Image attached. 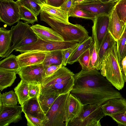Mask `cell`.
Segmentation results:
<instances>
[{
    "label": "cell",
    "mask_w": 126,
    "mask_h": 126,
    "mask_svg": "<svg viewBox=\"0 0 126 126\" xmlns=\"http://www.w3.org/2000/svg\"><path fill=\"white\" fill-rule=\"evenodd\" d=\"M74 78V85L70 93L84 105H102L110 99L123 98L120 93L96 69H82L75 74Z\"/></svg>",
    "instance_id": "1"
},
{
    "label": "cell",
    "mask_w": 126,
    "mask_h": 126,
    "mask_svg": "<svg viewBox=\"0 0 126 126\" xmlns=\"http://www.w3.org/2000/svg\"><path fill=\"white\" fill-rule=\"evenodd\" d=\"M74 75L70 70L63 66L44 79L41 84L40 93H50L60 95L70 92L74 85Z\"/></svg>",
    "instance_id": "2"
},
{
    "label": "cell",
    "mask_w": 126,
    "mask_h": 126,
    "mask_svg": "<svg viewBox=\"0 0 126 126\" xmlns=\"http://www.w3.org/2000/svg\"><path fill=\"white\" fill-rule=\"evenodd\" d=\"M116 43L107 51L101 64L102 75L117 89H122L125 82L118 56Z\"/></svg>",
    "instance_id": "3"
},
{
    "label": "cell",
    "mask_w": 126,
    "mask_h": 126,
    "mask_svg": "<svg viewBox=\"0 0 126 126\" xmlns=\"http://www.w3.org/2000/svg\"><path fill=\"white\" fill-rule=\"evenodd\" d=\"M41 20L49 25L51 28L63 38L64 41L80 43L89 36L84 27L79 24H65L57 21L51 18L48 13L42 10L40 13Z\"/></svg>",
    "instance_id": "4"
},
{
    "label": "cell",
    "mask_w": 126,
    "mask_h": 126,
    "mask_svg": "<svg viewBox=\"0 0 126 126\" xmlns=\"http://www.w3.org/2000/svg\"><path fill=\"white\" fill-rule=\"evenodd\" d=\"M27 22L19 21L11 30L12 45L2 58L8 56L14 50L36 41L38 37Z\"/></svg>",
    "instance_id": "5"
},
{
    "label": "cell",
    "mask_w": 126,
    "mask_h": 126,
    "mask_svg": "<svg viewBox=\"0 0 126 126\" xmlns=\"http://www.w3.org/2000/svg\"><path fill=\"white\" fill-rule=\"evenodd\" d=\"M70 92L59 95L46 115L48 121L46 126H67Z\"/></svg>",
    "instance_id": "6"
},
{
    "label": "cell",
    "mask_w": 126,
    "mask_h": 126,
    "mask_svg": "<svg viewBox=\"0 0 126 126\" xmlns=\"http://www.w3.org/2000/svg\"><path fill=\"white\" fill-rule=\"evenodd\" d=\"M101 105H84L79 116L68 123L67 126H101L100 121L105 116Z\"/></svg>",
    "instance_id": "7"
},
{
    "label": "cell",
    "mask_w": 126,
    "mask_h": 126,
    "mask_svg": "<svg viewBox=\"0 0 126 126\" xmlns=\"http://www.w3.org/2000/svg\"><path fill=\"white\" fill-rule=\"evenodd\" d=\"M75 42L47 41L38 38L34 42L15 50L21 53L31 51L46 52L54 50H64L79 45Z\"/></svg>",
    "instance_id": "8"
},
{
    "label": "cell",
    "mask_w": 126,
    "mask_h": 126,
    "mask_svg": "<svg viewBox=\"0 0 126 126\" xmlns=\"http://www.w3.org/2000/svg\"><path fill=\"white\" fill-rule=\"evenodd\" d=\"M19 6L13 0H0V21L11 26L20 19Z\"/></svg>",
    "instance_id": "9"
},
{
    "label": "cell",
    "mask_w": 126,
    "mask_h": 126,
    "mask_svg": "<svg viewBox=\"0 0 126 126\" xmlns=\"http://www.w3.org/2000/svg\"><path fill=\"white\" fill-rule=\"evenodd\" d=\"M109 15H103L95 16L93 21V25L92 27V37L97 53L108 32Z\"/></svg>",
    "instance_id": "10"
},
{
    "label": "cell",
    "mask_w": 126,
    "mask_h": 126,
    "mask_svg": "<svg viewBox=\"0 0 126 126\" xmlns=\"http://www.w3.org/2000/svg\"><path fill=\"white\" fill-rule=\"evenodd\" d=\"M17 72L21 79L29 83L41 84L46 77L45 68L42 63L20 68Z\"/></svg>",
    "instance_id": "11"
},
{
    "label": "cell",
    "mask_w": 126,
    "mask_h": 126,
    "mask_svg": "<svg viewBox=\"0 0 126 126\" xmlns=\"http://www.w3.org/2000/svg\"><path fill=\"white\" fill-rule=\"evenodd\" d=\"M118 2L105 3L99 0H96L87 3L73 5L95 16L103 15H109Z\"/></svg>",
    "instance_id": "12"
},
{
    "label": "cell",
    "mask_w": 126,
    "mask_h": 126,
    "mask_svg": "<svg viewBox=\"0 0 126 126\" xmlns=\"http://www.w3.org/2000/svg\"><path fill=\"white\" fill-rule=\"evenodd\" d=\"M0 126H8L22 119V106L3 105L0 110Z\"/></svg>",
    "instance_id": "13"
},
{
    "label": "cell",
    "mask_w": 126,
    "mask_h": 126,
    "mask_svg": "<svg viewBox=\"0 0 126 126\" xmlns=\"http://www.w3.org/2000/svg\"><path fill=\"white\" fill-rule=\"evenodd\" d=\"M25 113L38 118L43 121L45 126L48 121L47 118L40 106L38 97L30 98L21 106Z\"/></svg>",
    "instance_id": "14"
},
{
    "label": "cell",
    "mask_w": 126,
    "mask_h": 126,
    "mask_svg": "<svg viewBox=\"0 0 126 126\" xmlns=\"http://www.w3.org/2000/svg\"><path fill=\"white\" fill-rule=\"evenodd\" d=\"M46 52L31 51L21 53L16 56L20 68L42 63L45 59Z\"/></svg>",
    "instance_id": "15"
},
{
    "label": "cell",
    "mask_w": 126,
    "mask_h": 126,
    "mask_svg": "<svg viewBox=\"0 0 126 126\" xmlns=\"http://www.w3.org/2000/svg\"><path fill=\"white\" fill-rule=\"evenodd\" d=\"M105 116L122 112L126 111V99L123 98L110 99L101 106Z\"/></svg>",
    "instance_id": "16"
},
{
    "label": "cell",
    "mask_w": 126,
    "mask_h": 126,
    "mask_svg": "<svg viewBox=\"0 0 126 126\" xmlns=\"http://www.w3.org/2000/svg\"><path fill=\"white\" fill-rule=\"evenodd\" d=\"M109 16L108 32L117 42L121 37L124 32L126 23L120 19L117 14L115 7Z\"/></svg>",
    "instance_id": "17"
},
{
    "label": "cell",
    "mask_w": 126,
    "mask_h": 126,
    "mask_svg": "<svg viewBox=\"0 0 126 126\" xmlns=\"http://www.w3.org/2000/svg\"><path fill=\"white\" fill-rule=\"evenodd\" d=\"M31 28L39 38L47 41H63V38L50 28L39 24L31 26Z\"/></svg>",
    "instance_id": "18"
},
{
    "label": "cell",
    "mask_w": 126,
    "mask_h": 126,
    "mask_svg": "<svg viewBox=\"0 0 126 126\" xmlns=\"http://www.w3.org/2000/svg\"><path fill=\"white\" fill-rule=\"evenodd\" d=\"M42 10L47 12L49 16L55 20L62 23L69 24L68 12L62 9L47 4H42Z\"/></svg>",
    "instance_id": "19"
},
{
    "label": "cell",
    "mask_w": 126,
    "mask_h": 126,
    "mask_svg": "<svg viewBox=\"0 0 126 126\" xmlns=\"http://www.w3.org/2000/svg\"><path fill=\"white\" fill-rule=\"evenodd\" d=\"M84 107L76 97L70 94L67 123L78 117L81 113Z\"/></svg>",
    "instance_id": "20"
},
{
    "label": "cell",
    "mask_w": 126,
    "mask_h": 126,
    "mask_svg": "<svg viewBox=\"0 0 126 126\" xmlns=\"http://www.w3.org/2000/svg\"><path fill=\"white\" fill-rule=\"evenodd\" d=\"M93 42L92 37L89 36L82 42L79 43L69 58L67 63L72 64L77 61L79 57L89 48Z\"/></svg>",
    "instance_id": "21"
},
{
    "label": "cell",
    "mask_w": 126,
    "mask_h": 126,
    "mask_svg": "<svg viewBox=\"0 0 126 126\" xmlns=\"http://www.w3.org/2000/svg\"><path fill=\"white\" fill-rule=\"evenodd\" d=\"M17 71L0 68V90L10 86L16 78Z\"/></svg>",
    "instance_id": "22"
},
{
    "label": "cell",
    "mask_w": 126,
    "mask_h": 126,
    "mask_svg": "<svg viewBox=\"0 0 126 126\" xmlns=\"http://www.w3.org/2000/svg\"><path fill=\"white\" fill-rule=\"evenodd\" d=\"M46 56L42 63L44 67L51 65H62L63 50H58L46 52Z\"/></svg>",
    "instance_id": "23"
},
{
    "label": "cell",
    "mask_w": 126,
    "mask_h": 126,
    "mask_svg": "<svg viewBox=\"0 0 126 126\" xmlns=\"http://www.w3.org/2000/svg\"><path fill=\"white\" fill-rule=\"evenodd\" d=\"M12 42L10 30L0 28V57L2 58L8 50Z\"/></svg>",
    "instance_id": "24"
},
{
    "label": "cell",
    "mask_w": 126,
    "mask_h": 126,
    "mask_svg": "<svg viewBox=\"0 0 126 126\" xmlns=\"http://www.w3.org/2000/svg\"><path fill=\"white\" fill-rule=\"evenodd\" d=\"M59 95L56 94L50 93H40L38 97L39 101L41 108L46 115L55 101Z\"/></svg>",
    "instance_id": "25"
},
{
    "label": "cell",
    "mask_w": 126,
    "mask_h": 126,
    "mask_svg": "<svg viewBox=\"0 0 126 126\" xmlns=\"http://www.w3.org/2000/svg\"><path fill=\"white\" fill-rule=\"evenodd\" d=\"M29 83L21 79L14 88L15 92L19 103L21 106L25 101L30 98L29 93Z\"/></svg>",
    "instance_id": "26"
},
{
    "label": "cell",
    "mask_w": 126,
    "mask_h": 126,
    "mask_svg": "<svg viewBox=\"0 0 126 126\" xmlns=\"http://www.w3.org/2000/svg\"><path fill=\"white\" fill-rule=\"evenodd\" d=\"M116 43V42L108 32L105 36L97 53L99 66L100 70L102 62L104 59L107 51L109 48Z\"/></svg>",
    "instance_id": "27"
},
{
    "label": "cell",
    "mask_w": 126,
    "mask_h": 126,
    "mask_svg": "<svg viewBox=\"0 0 126 126\" xmlns=\"http://www.w3.org/2000/svg\"><path fill=\"white\" fill-rule=\"evenodd\" d=\"M19 6H24L29 9L37 16L42 10L43 4L39 0H17Z\"/></svg>",
    "instance_id": "28"
},
{
    "label": "cell",
    "mask_w": 126,
    "mask_h": 126,
    "mask_svg": "<svg viewBox=\"0 0 126 126\" xmlns=\"http://www.w3.org/2000/svg\"><path fill=\"white\" fill-rule=\"evenodd\" d=\"M20 68L16 56L13 54H10L0 62V68L17 71Z\"/></svg>",
    "instance_id": "29"
},
{
    "label": "cell",
    "mask_w": 126,
    "mask_h": 126,
    "mask_svg": "<svg viewBox=\"0 0 126 126\" xmlns=\"http://www.w3.org/2000/svg\"><path fill=\"white\" fill-rule=\"evenodd\" d=\"M69 17H72L91 20L92 21L95 16L92 14L76 7L73 5L68 12Z\"/></svg>",
    "instance_id": "30"
},
{
    "label": "cell",
    "mask_w": 126,
    "mask_h": 126,
    "mask_svg": "<svg viewBox=\"0 0 126 126\" xmlns=\"http://www.w3.org/2000/svg\"><path fill=\"white\" fill-rule=\"evenodd\" d=\"M19 6L20 19L32 24L38 21L37 16L31 11L24 6Z\"/></svg>",
    "instance_id": "31"
},
{
    "label": "cell",
    "mask_w": 126,
    "mask_h": 126,
    "mask_svg": "<svg viewBox=\"0 0 126 126\" xmlns=\"http://www.w3.org/2000/svg\"><path fill=\"white\" fill-rule=\"evenodd\" d=\"M16 96L13 90L6 92L2 94L0 93V101L3 105H16L17 101Z\"/></svg>",
    "instance_id": "32"
},
{
    "label": "cell",
    "mask_w": 126,
    "mask_h": 126,
    "mask_svg": "<svg viewBox=\"0 0 126 126\" xmlns=\"http://www.w3.org/2000/svg\"><path fill=\"white\" fill-rule=\"evenodd\" d=\"M116 47L119 61L120 64L122 60L126 55V32L125 31L116 42Z\"/></svg>",
    "instance_id": "33"
},
{
    "label": "cell",
    "mask_w": 126,
    "mask_h": 126,
    "mask_svg": "<svg viewBox=\"0 0 126 126\" xmlns=\"http://www.w3.org/2000/svg\"><path fill=\"white\" fill-rule=\"evenodd\" d=\"M90 59L89 66L91 69L100 70L98 64V57L95 44L93 42L89 48Z\"/></svg>",
    "instance_id": "34"
},
{
    "label": "cell",
    "mask_w": 126,
    "mask_h": 126,
    "mask_svg": "<svg viewBox=\"0 0 126 126\" xmlns=\"http://www.w3.org/2000/svg\"><path fill=\"white\" fill-rule=\"evenodd\" d=\"M117 14L121 21L126 22V0H120L115 6Z\"/></svg>",
    "instance_id": "35"
},
{
    "label": "cell",
    "mask_w": 126,
    "mask_h": 126,
    "mask_svg": "<svg viewBox=\"0 0 126 126\" xmlns=\"http://www.w3.org/2000/svg\"><path fill=\"white\" fill-rule=\"evenodd\" d=\"M90 53L89 48L82 54L79 58L78 61L82 69L85 70H91L89 66Z\"/></svg>",
    "instance_id": "36"
},
{
    "label": "cell",
    "mask_w": 126,
    "mask_h": 126,
    "mask_svg": "<svg viewBox=\"0 0 126 126\" xmlns=\"http://www.w3.org/2000/svg\"><path fill=\"white\" fill-rule=\"evenodd\" d=\"M27 121V125L29 126H45V124L42 120L30 115L25 114Z\"/></svg>",
    "instance_id": "37"
},
{
    "label": "cell",
    "mask_w": 126,
    "mask_h": 126,
    "mask_svg": "<svg viewBox=\"0 0 126 126\" xmlns=\"http://www.w3.org/2000/svg\"><path fill=\"white\" fill-rule=\"evenodd\" d=\"M41 84L35 83H29V93L30 98L38 97L40 92Z\"/></svg>",
    "instance_id": "38"
},
{
    "label": "cell",
    "mask_w": 126,
    "mask_h": 126,
    "mask_svg": "<svg viewBox=\"0 0 126 126\" xmlns=\"http://www.w3.org/2000/svg\"><path fill=\"white\" fill-rule=\"evenodd\" d=\"M119 126H126V114L122 112L110 115L109 116Z\"/></svg>",
    "instance_id": "39"
},
{
    "label": "cell",
    "mask_w": 126,
    "mask_h": 126,
    "mask_svg": "<svg viewBox=\"0 0 126 126\" xmlns=\"http://www.w3.org/2000/svg\"><path fill=\"white\" fill-rule=\"evenodd\" d=\"M78 45L63 50V66L66 65L69 58Z\"/></svg>",
    "instance_id": "40"
},
{
    "label": "cell",
    "mask_w": 126,
    "mask_h": 126,
    "mask_svg": "<svg viewBox=\"0 0 126 126\" xmlns=\"http://www.w3.org/2000/svg\"><path fill=\"white\" fill-rule=\"evenodd\" d=\"M62 66V65H51L44 67L46 77L53 74Z\"/></svg>",
    "instance_id": "41"
},
{
    "label": "cell",
    "mask_w": 126,
    "mask_h": 126,
    "mask_svg": "<svg viewBox=\"0 0 126 126\" xmlns=\"http://www.w3.org/2000/svg\"><path fill=\"white\" fill-rule=\"evenodd\" d=\"M73 0H65L60 7L63 10L68 12L73 5Z\"/></svg>",
    "instance_id": "42"
},
{
    "label": "cell",
    "mask_w": 126,
    "mask_h": 126,
    "mask_svg": "<svg viewBox=\"0 0 126 126\" xmlns=\"http://www.w3.org/2000/svg\"><path fill=\"white\" fill-rule=\"evenodd\" d=\"M46 4L53 7H60L63 4L65 0H46Z\"/></svg>",
    "instance_id": "43"
},
{
    "label": "cell",
    "mask_w": 126,
    "mask_h": 126,
    "mask_svg": "<svg viewBox=\"0 0 126 126\" xmlns=\"http://www.w3.org/2000/svg\"><path fill=\"white\" fill-rule=\"evenodd\" d=\"M120 65L122 72L125 77L126 74V55L122 60Z\"/></svg>",
    "instance_id": "44"
},
{
    "label": "cell",
    "mask_w": 126,
    "mask_h": 126,
    "mask_svg": "<svg viewBox=\"0 0 126 126\" xmlns=\"http://www.w3.org/2000/svg\"><path fill=\"white\" fill-rule=\"evenodd\" d=\"M96 0H73V5L87 3Z\"/></svg>",
    "instance_id": "45"
},
{
    "label": "cell",
    "mask_w": 126,
    "mask_h": 126,
    "mask_svg": "<svg viewBox=\"0 0 126 126\" xmlns=\"http://www.w3.org/2000/svg\"><path fill=\"white\" fill-rule=\"evenodd\" d=\"M100 1L105 3H114L118 2L120 0H99Z\"/></svg>",
    "instance_id": "46"
},
{
    "label": "cell",
    "mask_w": 126,
    "mask_h": 126,
    "mask_svg": "<svg viewBox=\"0 0 126 126\" xmlns=\"http://www.w3.org/2000/svg\"><path fill=\"white\" fill-rule=\"evenodd\" d=\"M43 4H46V0H39Z\"/></svg>",
    "instance_id": "47"
},
{
    "label": "cell",
    "mask_w": 126,
    "mask_h": 126,
    "mask_svg": "<svg viewBox=\"0 0 126 126\" xmlns=\"http://www.w3.org/2000/svg\"><path fill=\"white\" fill-rule=\"evenodd\" d=\"M124 78H125V81L126 82V75L124 77Z\"/></svg>",
    "instance_id": "48"
},
{
    "label": "cell",
    "mask_w": 126,
    "mask_h": 126,
    "mask_svg": "<svg viewBox=\"0 0 126 126\" xmlns=\"http://www.w3.org/2000/svg\"><path fill=\"white\" fill-rule=\"evenodd\" d=\"M124 31H125L126 32V27H125V29Z\"/></svg>",
    "instance_id": "49"
},
{
    "label": "cell",
    "mask_w": 126,
    "mask_h": 126,
    "mask_svg": "<svg viewBox=\"0 0 126 126\" xmlns=\"http://www.w3.org/2000/svg\"><path fill=\"white\" fill-rule=\"evenodd\" d=\"M125 113L126 114V111H125Z\"/></svg>",
    "instance_id": "50"
},
{
    "label": "cell",
    "mask_w": 126,
    "mask_h": 126,
    "mask_svg": "<svg viewBox=\"0 0 126 126\" xmlns=\"http://www.w3.org/2000/svg\"></svg>",
    "instance_id": "51"
}]
</instances>
